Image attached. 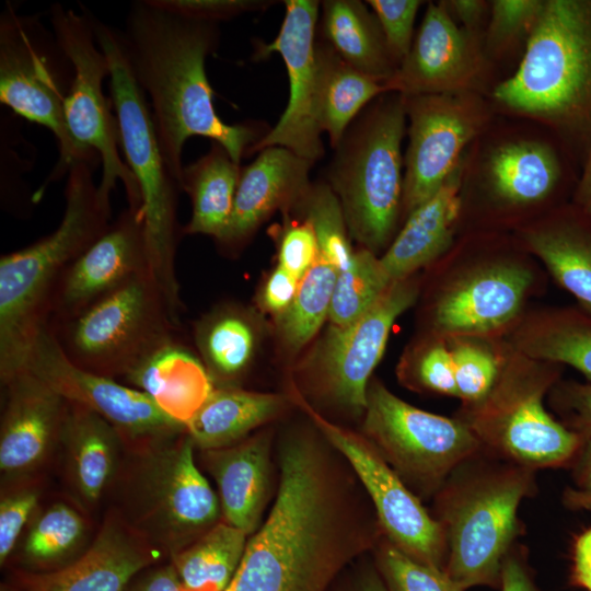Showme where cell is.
<instances>
[{"label":"cell","instance_id":"cell-1","mask_svg":"<svg viewBox=\"0 0 591 591\" xmlns=\"http://www.w3.org/2000/svg\"><path fill=\"white\" fill-rule=\"evenodd\" d=\"M278 453L275 502L230 584L233 591H325L383 532L356 473L322 433L294 430Z\"/></svg>","mask_w":591,"mask_h":591},{"label":"cell","instance_id":"cell-2","mask_svg":"<svg viewBox=\"0 0 591 591\" xmlns=\"http://www.w3.org/2000/svg\"><path fill=\"white\" fill-rule=\"evenodd\" d=\"M119 34L132 76L151 102L161 152L181 190L187 139L209 138L240 164L265 136L252 125H229L216 113L206 59L219 42L217 23L188 19L141 0L130 5Z\"/></svg>","mask_w":591,"mask_h":591},{"label":"cell","instance_id":"cell-3","mask_svg":"<svg viewBox=\"0 0 591 591\" xmlns=\"http://www.w3.org/2000/svg\"><path fill=\"white\" fill-rule=\"evenodd\" d=\"M488 96L497 114L549 131L581 169L591 153V0H544L517 69Z\"/></svg>","mask_w":591,"mask_h":591},{"label":"cell","instance_id":"cell-4","mask_svg":"<svg viewBox=\"0 0 591 591\" xmlns=\"http://www.w3.org/2000/svg\"><path fill=\"white\" fill-rule=\"evenodd\" d=\"M95 165L77 162L67 174L65 211L58 228L0 258V380L26 371L47 327L54 290L69 265L109 228L112 207L99 193Z\"/></svg>","mask_w":591,"mask_h":591},{"label":"cell","instance_id":"cell-5","mask_svg":"<svg viewBox=\"0 0 591 591\" xmlns=\"http://www.w3.org/2000/svg\"><path fill=\"white\" fill-rule=\"evenodd\" d=\"M484 455L480 451L462 463L436 497L447 543L444 571L464 591L500 588L519 533L520 503L535 490L534 470Z\"/></svg>","mask_w":591,"mask_h":591},{"label":"cell","instance_id":"cell-6","mask_svg":"<svg viewBox=\"0 0 591 591\" xmlns=\"http://www.w3.org/2000/svg\"><path fill=\"white\" fill-rule=\"evenodd\" d=\"M406 123L405 96L380 95L348 127L327 170L348 231L374 254L389 244L403 207Z\"/></svg>","mask_w":591,"mask_h":591},{"label":"cell","instance_id":"cell-7","mask_svg":"<svg viewBox=\"0 0 591 591\" xmlns=\"http://www.w3.org/2000/svg\"><path fill=\"white\" fill-rule=\"evenodd\" d=\"M187 432L129 450L114 483L116 511L149 544L171 557L218 523L217 495L198 470Z\"/></svg>","mask_w":591,"mask_h":591},{"label":"cell","instance_id":"cell-8","mask_svg":"<svg viewBox=\"0 0 591 591\" xmlns=\"http://www.w3.org/2000/svg\"><path fill=\"white\" fill-rule=\"evenodd\" d=\"M91 21L99 46L109 62L111 100L118 120L121 150L141 193L150 269L178 323L182 303L174 259L176 195L181 187L163 159L151 108L132 76L119 31L94 16Z\"/></svg>","mask_w":591,"mask_h":591},{"label":"cell","instance_id":"cell-9","mask_svg":"<svg viewBox=\"0 0 591 591\" xmlns=\"http://www.w3.org/2000/svg\"><path fill=\"white\" fill-rule=\"evenodd\" d=\"M73 80V67L40 14L19 13L7 2L0 15V103L54 135L59 157L45 184L60 179L77 162L101 163L96 152L80 147L66 125L63 104Z\"/></svg>","mask_w":591,"mask_h":591},{"label":"cell","instance_id":"cell-10","mask_svg":"<svg viewBox=\"0 0 591 591\" xmlns=\"http://www.w3.org/2000/svg\"><path fill=\"white\" fill-rule=\"evenodd\" d=\"M178 324L150 270L96 301L76 317L49 328L77 367L125 378L172 339Z\"/></svg>","mask_w":591,"mask_h":591},{"label":"cell","instance_id":"cell-11","mask_svg":"<svg viewBox=\"0 0 591 591\" xmlns=\"http://www.w3.org/2000/svg\"><path fill=\"white\" fill-rule=\"evenodd\" d=\"M579 173L564 146L543 127L495 120L466 151L462 184H473L500 208L521 210L568 190L573 194Z\"/></svg>","mask_w":591,"mask_h":591},{"label":"cell","instance_id":"cell-12","mask_svg":"<svg viewBox=\"0 0 591 591\" xmlns=\"http://www.w3.org/2000/svg\"><path fill=\"white\" fill-rule=\"evenodd\" d=\"M49 21L60 47L73 67V80L63 104L67 128L82 148L99 154L102 176L99 193L111 205V195L119 181L128 207L141 209L138 183L120 157V132L112 100L103 91L109 76V62L96 40L91 13L76 12L60 3L49 9Z\"/></svg>","mask_w":591,"mask_h":591},{"label":"cell","instance_id":"cell-13","mask_svg":"<svg viewBox=\"0 0 591 591\" xmlns=\"http://www.w3.org/2000/svg\"><path fill=\"white\" fill-rule=\"evenodd\" d=\"M553 380V372L533 369L500 372L463 420L484 452L534 471L561 466L578 454L587 434L557 421L544 406Z\"/></svg>","mask_w":591,"mask_h":591},{"label":"cell","instance_id":"cell-14","mask_svg":"<svg viewBox=\"0 0 591 591\" xmlns=\"http://www.w3.org/2000/svg\"><path fill=\"white\" fill-rule=\"evenodd\" d=\"M363 432L405 484L428 494L482 451L463 420L417 408L380 382L368 385Z\"/></svg>","mask_w":591,"mask_h":591},{"label":"cell","instance_id":"cell-15","mask_svg":"<svg viewBox=\"0 0 591 591\" xmlns=\"http://www.w3.org/2000/svg\"><path fill=\"white\" fill-rule=\"evenodd\" d=\"M405 105L402 210L408 216L440 189L497 113L488 95L471 91L405 96Z\"/></svg>","mask_w":591,"mask_h":591},{"label":"cell","instance_id":"cell-16","mask_svg":"<svg viewBox=\"0 0 591 591\" xmlns=\"http://www.w3.org/2000/svg\"><path fill=\"white\" fill-rule=\"evenodd\" d=\"M297 399L318 431L350 464L386 540L413 559L444 570L447 543L441 524L375 447L366 437L328 421L300 396Z\"/></svg>","mask_w":591,"mask_h":591},{"label":"cell","instance_id":"cell-17","mask_svg":"<svg viewBox=\"0 0 591 591\" xmlns=\"http://www.w3.org/2000/svg\"><path fill=\"white\" fill-rule=\"evenodd\" d=\"M27 370L66 401L80 404L108 421L128 451L186 432L184 425L165 415L146 393L72 363L48 327L34 346Z\"/></svg>","mask_w":591,"mask_h":591},{"label":"cell","instance_id":"cell-18","mask_svg":"<svg viewBox=\"0 0 591 591\" xmlns=\"http://www.w3.org/2000/svg\"><path fill=\"white\" fill-rule=\"evenodd\" d=\"M484 39L485 34L460 26L442 1H430L410 50L386 81L389 92L405 96L465 91L489 95L495 65Z\"/></svg>","mask_w":591,"mask_h":591},{"label":"cell","instance_id":"cell-19","mask_svg":"<svg viewBox=\"0 0 591 591\" xmlns=\"http://www.w3.org/2000/svg\"><path fill=\"white\" fill-rule=\"evenodd\" d=\"M286 14L275 39L259 42L254 57L262 59L277 53L285 61L289 78V101L278 123L251 149L259 152L282 147L300 158L315 162L324 154L322 131L316 120L318 69L315 31L320 2L287 0Z\"/></svg>","mask_w":591,"mask_h":591},{"label":"cell","instance_id":"cell-20","mask_svg":"<svg viewBox=\"0 0 591 591\" xmlns=\"http://www.w3.org/2000/svg\"><path fill=\"white\" fill-rule=\"evenodd\" d=\"M148 270L151 271L141 209L127 207L62 274L50 300L47 327L70 321Z\"/></svg>","mask_w":591,"mask_h":591},{"label":"cell","instance_id":"cell-21","mask_svg":"<svg viewBox=\"0 0 591 591\" xmlns=\"http://www.w3.org/2000/svg\"><path fill=\"white\" fill-rule=\"evenodd\" d=\"M416 297L417 289L407 279L396 281L360 318L332 328L323 346L321 370L325 389L338 404L358 415L364 412L369 379L391 328Z\"/></svg>","mask_w":591,"mask_h":591},{"label":"cell","instance_id":"cell-22","mask_svg":"<svg viewBox=\"0 0 591 591\" xmlns=\"http://www.w3.org/2000/svg\"><path fill=\"white\" fill-rule=\"evenodd\" d=\"M162 554L113 510L79 558L48 571H20L16 578L25 591H124Z\"/></svg>","mask_w":591,"mask_h":591},{"label":"cell","instance_id":"cell-23","mask_svg":"<svg viewBox=\"0 0 591 591\" xmlns=\"http://www.w3.org/2000/svg\"><path fill=\"white\" fill-rule=\"evenodd\" d=\"M3 386L0 470L5 478H22L60 443L68 402L28 370Z\"/></svg>","mask_w":591,"mask_h":591},{"label":"cell","instance_id":"cell-24","mask_svg":"<svg viewBox=\"0 0 591 591\" xmlns=\"http://www.w3.org/2000/svg\"><path fill=\"white\" fill-rule=\"evenodd\" d=\"M531 280L528 269L508 262L471 273L439 298L436 328L447 335H476L502 327L520 311Z\"/></svg>","mask_w":591,"mask_h":591},{"label":"cell","instance_id":"cell-25","mask_svg":"<svg viewBox=\"0 0 591 591\" xmlns=\"http://www.w3.org/2000/svg\"><path fill=\"white\" fill-rule=\"evenodd\" d=\"M313 162L282 147H269L241 170L230 221L216 240L234 251L276 210L297 206L311 183Z\"/></svg>","mask_w":591,"mask_h":591},{"label":"cell","instance_id":"cell-26","mask_svg":"<svg viewBox=\"0 0 591 591\" xmlns=\"http://www.w3.org/2000/svg\"><path fill=\"white\" fill-rule=\"evenodd\" d=\"M215 477L224 522L253 534L270 489V442L256 434L223 449L202 451Z\"/></svg>","mask_w":591,"mask_h":591},{"label":"cell","instance_id":"cell-27","mask_svg":"<svg viewBox=\"0 0 591 591\" xmlns=\"http://www.w3.org/2000/svg\"><path fill=\"white\" fill-rule=\"evenodd\" d=\"M463 165L464 160L433 196L407 216L404 227L380 258L392 283L407 279L451 245L463 208Z\"/></svg>","mask_w":591,"mask_h":591},{"label":"cell","instance_id":"cell-28","mask_svg":"<svg viewBox=\"0 0 591 591\" xmlns=\"http://www.w3.org/2000/svg\"><path fill=\"white\" fill-rule=\"evenodd\" d=\"M526 246L591 314V219L572 202L521 230Z\"/></svg>","mask_w":591,"mask_h":591},{"label":"cell","instance_id":"cell-29","mask_svg":"<svg viewBox=\"0 0 591 591\" xmlns=\"http://www.w3.org/2000/svg\"><path fill=\"white\" fill-rule=\"evenodd\" d=\"M170 418L186 427L215 391L205 363L174 337L125 378Z\"/></svg>","mask_w":591,"mask_h":591},{"label":"cell","instance_id":"cell-30","mask_svg":"<svg viewBox=\"0 0 591 591\" xmlns=\"http://www.w3.org/2000/svg\"><path fill=\"white\" fill-rule=\"evenodd\" d=\"M60 443L74 491L84 502L95 503L119 471V453L125 447L120 434L96 413L68 402Z\"/></svg>","mask_w":591,"mask_h":591},{"label":"cell","instance_id":"cell-31","mask_svg":"<svg viewBox=\"0 0 591 591\" xmlns=\"http://www.w3.org/2000/svg\"><path fill=\"white\" fill-rule=\"evenodd\" d=\"M286 398L234 386H218L186 425V432L201 451L231 447L255 428L279 415Z\"/></svg>","mask_w":591,"mask_h":591},{"label":"cell","instance_id":"cell-32","mask_svg":"<svg viewBox=\"0 0 591 591\" xmlns=\"http://www.w3.org/2000/svg\"><path fill=\"white\" fill-rule=\"evenodd\" d=\"M318 85L316 120L336 148L355 118L376 97L387 93L386 81L349 66L324 40H316Z\"/></svg>","mask_w":591,"mask_h":591},{"label":"cell","instance_id":"cell-33","mask_svg":"<svg viewBox=\"0 0 591 591\" xmlns=\"http://www.w3.org/2000/svg\"><path fill=\"white\" fill-rule=\"evenodd\" d=\"M321 7L323 40L352 68L387 81L397 66L367 4L359 0H325Z\"/></svg>","mask_w":591,"mask_h":591},{"label":"cell","instance_id":"cell-34","mask_svg":"<svg viewBox=\"0 0 591 591\" xmlns=\"http://www.w3.org/2000/svg\"><path fill=\"white\" fill-rule=\"evenodd\" d=\"M240 164L227 150L213 142L197 161L184 166L182 190L193 205L186 234H205L218 240L228 227L241 176Z\"/></svg>","mask_w":591,"mask_h":591},{"label":"cell","instance_id":"cell-35","mask_svg":"<svg viewBox=\"0 0 591 591\" xmlns=\"http://www.w3.org/2000/svg\"><path fill=\"white\" fill-rule=\"evenodd\" d=\"M195 338L215 383H228L241 376L256 347L251 317L233 306L219 308L202 317L195 327Z\"/></svg>","mask_w":591,"mask_h":591},{"label":"cell","instance_id":"cell-36","mask_svg":"<svg viewBox=\"0 0 591 591\" xmlns=\"http://www.w3.org/2000/svg\"><path fill=\"white\" fill-rule=\"evenodd\" d=\"M246 534L218 522L193 544L171 557L185 589L215 584L224 591L234 577L246 547Z\"/></svg>","mask_w":591,"mask_h":591},{"label":"cell","instance_id":"cell-37","mask_svg":"<svg viewBox=\"0 0 591 591\" xmlns=\"http://www.w3.org/2000/svg\"><path fill=\"white\" fill-rule=\"evenodd\" d=\"M517 344L525 356L569 364L591 381V314L583 310L547 315L542 324L520 333Z\"/></svg>","mask_w":591,"mask_h":591},{"label":"cell","instance_id":"cell-38","mask_svg":"<svg viewBox=\"0 0 591 591\" xmlns=\"http://www.w3.org/2000/svg\"><path fill=\"white\" fill-rule=\"evenodd\" d=\"M86 525L81 514L63 502H56L36 515L22 544V561L31 571H48L69 558L82 544Z\"/></svg>","mask_w":591,"mask_h":591},{"label":"cell","instance_id":"cell-39","mask_svg":"<svg viewBox=\"0 0 591 591\" xmlns=\"http://www.w3.org/2000/svg\"><path fill=\"white\" fill-rule=\"evenodd\" d=\"M338 273L334 266L317 258L300 280L294 300L279 315L281 336L291 349L304 346L329 316Z\"/></svg>","mask_w":591,"mask_h":591},{"label":"cell","instance_id":"cell-40","mask_svg":"<svg viewBox=\"0 0 591 591\" xmlns=\"http://www.w3.org/2000/svg\"><path fill=\"white\" fill-rule=\"evenodd\" d=\"M391 285L373 252H356L350 266L339 271L336 279L328 316L333 325L344 327L360 318Z\"/></svg>","mask_w":591,"mask_h":591},{"label":"cell","instance_id":"cell-41","mask_svg":"<svg viewBox=\"0 0 591 591\" xmlns=\"http://www.w3.org/2000/svg\"><path fill=\"white\" fill-rule=\"evenodd\" d=\"M297 206L303 208L316 235L318 257L338 271L350 266L355 252L348 240V228L340 201L329 185L311 184Z\"/></svg>","mask_w":591,"mask_h":591},{"label":"cell","instance_id":"cell-42","mask_svg":"<svg viewBox=\"0 0 591 591\" xmlns=\"http://www.w3.org/2000/svg\"><path fill=\"white\" fill-rule=\"evenodd\" d=\"M544 7V0H493L485 31V50L495 65L521 57Z\"/></svg>","mask_w":591,"mask_h":591},{"label":"cell","instance_id":"cell-43","mask_svg":"<svg viewBox=\"0 0 591 591\" xmlns=\"http://www.w3.org/2000/svg\"><path fill=\"white\" fill-rule=\"evenodd\" d=\"M380 564L392 591H464L443 569L419 563L385 540Z\"/></svg>","mask_w":591,"mask_h":591},{"label":"cell","instance_id":"cell-44","mask_svg":"<svg viewBox=\"0 0 591 591\" xmlns=\"http://www.w3.org/2000/svg\"><path fill=\"white\" fill-rule=\"evenodd\" d=\"M457 397L470 405L482 402L500 374L497 359L487 349L459 343L451 348Z\"/></svg>","mask_w":591,"mask_h":591},{"label":"cell","instance_id":"cell-45","mask_svg":"<svg viewBox=\"0 0 591 591\" xmlns=\"http://www.w3.org/2000/svg\"><path fill=\"white\" fill-rule=\"evenodd\" d=\"M397 68L410 50L419 0H368Z\"/></svg>","mask_w":591,"mask_h":591},{"label":"cell","instance_id":"cell-46","mask_svg":"<svg viewBox=\"0 0 591 591\" xmlns=\"http://www.w3.org/2000/svg\"><path fill=\"white\" fill-rule=\"evenodd\" d=\"M39 499V490L20 487L1 496L0 500V564L13 552L24 526L31 520Z\"/></svg>","mask_w":591,"mask_h":591},{"label":"cell","instance_id":"cell-47","mask_svg":"<svg viewBox=\"0 0 591 591\" xmlns=\"http://www.w3.org/2000/svg\"><path fill=\"white\" fill-rule=\"evenodd\" d=\"M318 257L315 231L308 219L285 227L278 246V266L301 280Z\"/></svg>","mask_w":591,"mask_h":591},{"label":"cell","instance_id":"cell-48","mask_svg":"<svg viewBox=\"0 0 591 591\" xmlns=\"http://www.w3.org/2000/svg\"><path fill=\"white\" fill-rule=\"evenodd\" d=\"M153 3L175 14L205 22L217 23L246 12L266 9L271 2L260 0H152Z\"/></svg>","mask_w":591,"mask_h":591},{"label":"cell","instance_id":"cell-49","mask_svg":"<svg viewBox=\"0 0 591 591\" xmlns=\"http://www.w3.org/2000/svg\"><path fill=\"white\" fill-rule=\"evenodd\" d=\"M416 376L425 389L457 397L452 354L445 346L434 345L425 351L417 363Z\"/></svg>","mask_w":591,"mask_h":591},{"label":"cell","instance_id":"cell-50","mask_svg":"<svg viewBox=\"0 0 591 591\" xmlns=\"http://www.w3.org/2000/svg\"><path fill=\"white\" fill-rule=\"evenodd\" d=\"M555 399L572 430L591 432V384L565 383L556 390Z\"/></svg>","mask_w":591,"mask_h":591},{"label":"cell","instance_id":"cell-51","mask_svg":"<svg viewBox=\"0 0 591 591\" xmlns=\"http://www.w3.org/2000/svg\"><path fill=\"white\" fill-rule=\"evenodd\" d=\"M299 282V279L277 265L260 290V305L266 311L281 315L294 300Z\"/></svg>","mask_w":591,"mask_h":591},{"label":"cell","instance_id":"cell-52","mask_svg":"<svg viewBox=\"0 0 591 591\" xmlns=\"http://www.w3.org/2000/svg\"><path fill=\"white\" fill-rule=\"evenodd\" d=\"M452 19L463 28L485 34L490 14V1L441 0Z\"/></svg>","mask_w":591,"mask_h":591},{"label":"cell","instance_id":"cell-53","mask_svg":"<svg viewBox=\"0 0 591 591\" xmlns=\"http://www.w3.org/2000/svg\"><path fill=\"white\" fill-rule=\"evenodd\" d=\"M143 571V570H142ZM139 572L124 591H183V584L173 564Z\"/></svg>","mask_w":591,"mask_h":591},{"label":"cell","instance_id":"cell-54","mask_svg":"<svg viewBox=\"0 0 591 591\" xmlns=\"http://www.w3.org/2000/svg\"><path fill=\"white\" fill-rule=\"evenodd\" d=\"M501 591H540L526 567L522 552L515 546L507 556L501 572Z\"/></svg>","mask_w":591,"mask_h":591},{"label":"cell","instance_id":"cell-55","mask_svg":"<svg viewBox=\"0 0 591 591\" xmlns=\"http://www.w3.org/2000/svg\"><path fill=\"white\" fill-rule=\"evenodd\" d=\"M571 578L575 584L591 591V529L575 542Z\"/></svg>","mask_w":591,"mask_h":591},{"label":"cell","instance_id":"cell-56","mask_svg":"<svg viewBox=\"0 0 591 591\" xmlns=\"http://www.w3.org/2000/svg\"><path fill=\"white\" fill-rule=\"evenodd\" d=\"M572 204L591 219V153L580 169Z\"/></svg>","mask_w":591,"mask_h":591},{"label":"cell","instance_id":"cell-57","mask_svg":"<svg viewBox=\"0 0 591 591\" xmlns=\"http://www.w3.org/2000/svg\"><path fill=\"white\" fill-rule=\"evenodd\" d=\"M578 461L575 467V478L579 489L591 490V432L578 452Z\"/></svg>","mask_w":591,"mask_h":591},{"label":"cell","instance_id":"cell-58","mask_svg":"<svg viewBox=\"0 0 591 591\" xmlns=\"http://www.w3.org/2000/svg\"><path fill=\"white\" fill-rule=\"evenodd\" d=\"M564 502L571 509L591 512V490L568 488L564 495Z\"/></svg>","mask_w":591,"mask_h":591},{"label":"cell","instance_id":"cell-59","mask_svg":"<svg viewBox=\"0 0 591 591\" xmlns=\"http://www.w3.org/2000/svg\"><path fill=\"white\" fill-rule=\"evenodd\" d=\"M358 591H390V589L376 572L371 571L362 578Z\"/></svg>","mask_w":591,"mask_h":591},{"label":"cell","instance_id":"cell-60","mask_svg":"<svg viewBox=\"0 0 591 591\" xmlns=\"http://www.w3.org/2000/svg\"><path fill=\"white\" fill-rule=\"evenodd\" d=\"M183 591H219V590L215 584H207L198 589H185L183 587Z\"/></svg>","mask_w":591,"mask_h":591},{"label":"cell","instance_id":"cell-61","mask_svg":"<svg viewBox=\"0 0 591 591\" xmlns=\"http://www.w3.org/2000/svg\"><path fill=\"white\" fill-rule=\"evenodd\" d=\"M0 591H13V590L10 589V588L7 587V586H2Z\"/></svg>","mask_w":591,"mask_h":591},{"label":"cell","instance_id":"cell-62","mask_svg":"<svg viewBox=\"0 0 591 591\" xmlns=\"http://www.w3.org/2000/svg\"><path fill=\"white\" fill-rule=\"evenodd\" d=\"M224 591H233V589H232L231 584H229V586H228V587L225 588V590H224Z\"/></svg>","mask_w":591,"mask_h":591}]
</instances>
